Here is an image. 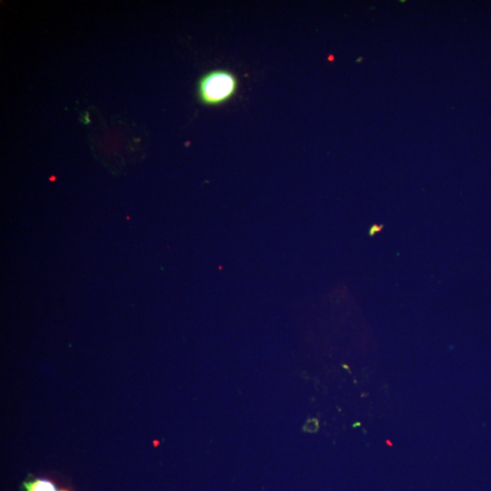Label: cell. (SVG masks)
<instances>
[{
	"instance_id": "6da1fadb",
	"label": "cell",
	"mask_w": 491,
	"mask_h": 491,
	"mask_svg": "<svg viewBox=\"0 0 491 491\" xmlns=\"http://www.w3.org/2000/svg\"><path fill=\"white\" fill-rule=\"evenodd\" d=\"M237 79L225 69L212 70L204 75L197 85L200 101L206 105H218L229 100L236 92Z\"/></svg>"
},
{
	"instance_id": "7a4b0ae2",
	"label": "cell",
	"mask_w": 491,
	"mask_h": 491,
	"mask_svg": "<svg viewBox=\"0 0 491 491\" xmlns=\"http://www.w3.org/2000/svg\"><path fill=\"white\" fill-rule=\"evenodd\" d=\"M23 486L25 491H57L55 484L45 478H35L25 481Z\"/></svg>"
},
{
	"instance_id": "3957f363",
	"label": "cell",
	"mask_w": 491,
	"mask_h": 491,
	"mask_svg": "<svg viewBox=\"0 0 491 491\" xmlns=\"http://www.w3.org/2000/svg\"><path fill=\"white\" fill-rule=\"evenodd\" d=\"M304 431L315 433L318 429V421L316 418L309 419L303 427Z\"/></svg>"
},
{
	"instance_id": "277c9868",
	"label": "cell",
	"mask_w": 491,
	"mask_h": 491,
	"mask_svg": "<svg viewBox=\"0 0 491 491\" xmlns=\"http://www.w3.org/2000/svg\"><path fill=\"white\" fill-rule=\"evenodd\" d=\"M59 491H68V490H59Z\"/></svg>"
}]
</instances>
